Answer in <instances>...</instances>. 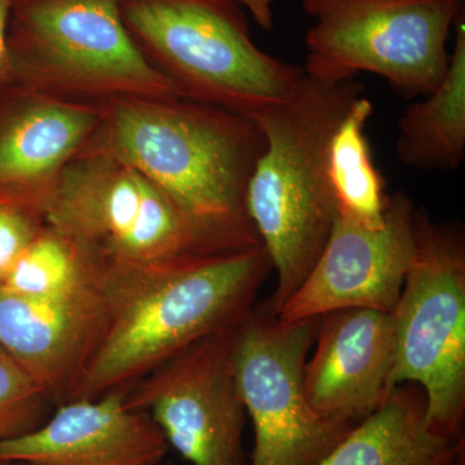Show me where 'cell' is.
Instances as JSON below:
<instances>
[{
    "instance_id": "obj_1",
    "label": "cell",
    "mask_w": 465,
    "mask_h": 465,
    "mask_svg": "<svg viewBox=\"0 0 465 465\" xmlns=\"http://www.w3.org/2000/svg\"><path fill=\"white\" fill-rule=\"evenodd\" d=\"M96 264L105 324L67 401L133 387L194 342L235 329L273 268L262 246L185 265Z\"/></svg>"
},
{
    "instance_id": "obj_2",
    "label": "cell",
    "mask_w": 465,
    "mask_h": 465,
    "mask_svg": "<svg viewBox=\"0 0 465 465\" xmlns=\"http://www.w3.org/2000/svg\"><path fill=\"white\" fill-rule=\"evenodd\" d=\"M363 94L356 79L327 82L304 74L298 91L253 118L265 148L247 183L246 210L277 271L273 296L282 309L316 264L329 240L336 203L327 153L336 127Z\"/></svg>"
},
{
    "instance_id": "obj_3",
    "label": "cell",
    "mask_w": 465,
    "mask_h": 465,
    "mask_svg": "<svg viewBox=\"0 0 465 465\" xmlns=\"http://www.w3.org/2000/svg\"><path fill=\"white\" fill-rule=\"evenodd\" d=\"M265 148L249 116L188 97H124L100 104L85 150L127 162L192 215L251 222L247 183Z\"/></svg>"
},
{
    "instance_id": "obj_4",
    "label": "cell",
    "mask_w": 465,
    "mask_h": 465,
    "mask_svg": "<svg viewBox=\"0 0 465 465\" xmlns=\"http://www.w3.org/2000/svg\"><path fill=\"white\" fill-rule=\"evenodd\" d=\"M42 219L103 264L185 265L262 246L252 223L192 215L130 163L94 150L66 164Z\"/></svg>"
},
{
    "instance_id": "obj_5",
    "label": "cell",
    "mask_w": 465,
    "mask_h": 465,
    "mask_svg": "<svg viewBox=\"0 0 465 465\" xmlns=\"http://www.w3.org/2000/svg\"><path fill=\"white\" fill-rule=\"evenodd\" d=\"M121 12L140 51L188 99L253 121L304 79L253 43L237 0H121Z\"/></svg>"
},
{
    "instance_id": "obj_6",
    "label": "cell",
    "mask_w": 465,
    "mask_h": 465,
    "mask_svg": "<svg viewBox=\"0 0 465 465\" xmlns=\"http://www.w3.org/2000/svg\"><path fill=\"white\" fill-rule=\"evenodd\" d=\"M9 76L20 88L100 105L124 97H185L128 33L121 0H15Z\"/></svg>"
},
{
    "instance_id": "obj_7",
    "label": "cell",
    "mask_w": 465,
    "mask_h": 465,
    "mask_svg": "<svg viewBox=\"0 0 465 465\" xmlns=\"http://www.w3.org/2000/svg\"><path fill=\"white\" fill-rule=\"evenodd\" d=\"M414 238V259L391 313V387H420L428 427L455 439L463 434L465 412L464 234L415 210Z\"/></svg>"
},
{
    "instance_id": "obj_8",
    "label": "cell",
    "mask_w": 465,
    "mask_h": 465,
    "mask_svg": "<svg viewBox=\"0 0 465 465\" xmlns=\"http://www.w3.org/2000/svg\"><path fill=\"white\" fill-rule=\"evenodd\" d=\"M314 24L305 36L304 74L327 82L381 75L406 97L442 81L461 0H302Z\"/></svg>"
},
{
    "instance_id": "obj_9",
    "label": "cell",
    "mask_w": 465,
    "mask_h": 465,
    "mask_svg": "<svg viewBox=\"0 0 465 465\" xmlns=\"http://www.w3.org/2000/svg\"><path fill=\"white\" fill-rule=\"evenodd\" d=\"M318 326L282 321L262 302L232 330V369L255 430L249 465H318L356 427L318 414L305 397Z\"/></svg>"
},
{
    "instance_id": "obj_10",
    "label": "cell",
    "mask_w": 465,
    "mask_h": 465,
    "mask_svg": "<svg viewBox=\"0 0 465 465\" xmlns=\"http://www.w3.org/2000/svg\"><path fill=\"white\" fill-rule=\"evenodd\" d=\"M232 330L194 342L127 391V405L148 412L168 446L192 465H249L246 407L232 362Z\"/></svg>"
},
{
    "instance_id": "obj_11",
    "label": "cell",
    "mask_w": 465,
    "mask_h": 465,
    "mask_svg": "<svg viewBox=\"0 0 465 465\" xmlns=\"http://www.w3.org/2000/svg\"><path fill=\"white\" fill-rule=\"evenodd\" d=\"M415 210L399 192L390 197L381 228H365L336 213L316 264L277 316L293 322L342 309L391 313L414 259Z\"/></svg>"
},
{
    "instance_id": "obj_12",
    "label": "cell",
    "mask_w": 465,
    "mask_h": 465,
    "mask_svg": "<svg viewBox=\"0 0 465 465\" xmlns=\"http://www.w3.org/2000/svg\"><path fill=\"white\" fill-rule=\"evenodd\" d=\"M105 302L94 280L54 298H33L0 284V348L45 388L54 406L69 400L99 344Z\"/></svg>"
},
{
    "instance_id": "obj_13",
    "label": "cell",
    "mask_w": 465,
    "mask_h": 465,
    "mask_svg": "<svg viewBox=\"0 0 465 465\" xmlns=\"http://www.w3.org/2000/svg\"><path fill=\"white\" fill-rule=\"evenodd\" d=\"M130 387L66 401L33 432L0 442V460L45 465H159L168 446L145 411L127 405Z\"/></svg>"
},
{
    "instance_id": "obj_14",
    "label": "cell",
    "mask_w": 465,
    "mask_h": 465,
    "mask_svg": "<svg viewBox=\"0 0 465 465\" xmlns=\"http://www.w3.org/2000/svg\"><path fill=\"white\" fill-rule=\"evenodd\" d=\"M313 357L305 362V397L314 411L351 425L374 414L396 388L391 378V313L342 309L320 317Z\"/></svg>"
},
{
    "instance_id": "obj_15",
    "label": "cell",
    "mask_w": 465,
    "mask_h": 465,
    "mask_svg": "<svg viewBox=\"0 0 465 465\" xmlns=\"http://www.w3.org/2000/svg\"><path fill=\"white\" fill-rule=\"evenodd\" d=\"M20 92L0 118V201L42 216L58 176L99 125L100 105Z\"/></svg>"
},
{
    "instance_id": "obj_16",
    "label": "cell",
    "mask_w": 465,
    "mask_h": 465,
    "mask_svg": "<svg viewBox=\"0 0 465 465\" xmlns=\"http://www.w3.org/2000/svg\"><path fill=\"white\" fill-rule=\"evenodd\" d=\"M425 412L421 388L400 385L318 465L454 464L464 446V434L454 439L433 432Z\"/></svg>"
},
{
    "instance_id": "obj_17",
    "label": "cell",
    "mask_w": 465,
    "mask_h": 465,
    "mask_svg": "<svg viewBox=\"0 0 465 465\" xmlns=\"http://www.w3.org/2000/svg\"><path fill=\"white\" fill-rule=\"evenodd\" d=\"M454 47L436 90L400 116L397 157L407 167L454 171L465 158V14L455 17Z\"/></svg>"
},
{
    "instance_id": "obj_18",
    "label": "cell",
    "mask_w": 465,
    "mask_h": 465,
    "mask_svg": "<svg viewBox=\"0 0 465 465\" xmlns=\"http://www.w3.org/2000/svg\"><path fill=\"white\" fill-rule=\"evenodd\" d=\"M374 106L361 94L336 127L327 153V176L336 213L369 229L385 224L390 197L372 161L366 127Z\"/></svg>"
},
{
    "instance_id": "obj_19",
    "label": "cell",
    "mask_w": 465,
    "mask_h": 465,
    "mask_svg": "<svg viewBox=\"0 0 465 465\" xmlns=\"http://www.w3.org/2000/svg\"><path fill=\"white\" fill-rule=\"evenodd\" d=\"M96 272V262L45 224L0 284L21 295L54 298L92 282Z\"/></svg>"
},
{
    "instance_id": "obj_20",
    "label": "cell",
    "mask_w": 465,
    "mask_h": 465,
    "mask_svg": "<svg viewBox=\"0 0 465 465\" xmlns=\"http://www.w3.org/2000/svg\"><path fill=\"white\" fill-rule=\"evenodd\" d=\"M54 406L47 391L25 367L0 348V442L41 427Z\"/></svg>"
},
{
    "instance_id": "obj_21",
    "label": "cell",
    "mask_w": 465,
    "mask_h": 465,
    "mask_svg": "<svg viewBox=\"0 0 465 465\" xmlns=\"http://www.w3.org/2000/svg\"><path fill=\"white\" fill-rule=\"evenodd\" d=\"M43 225L45 222L39 213L12 202L0 201V282Z\"/></svg>"
},
{
    "instance_id": "obj_22",
    "label": "cell",
    "mask_w": 465,
    "mask_h": 465,
    "mask_svg": "<svg viewBox=\"0 0 465 465\" xmlns=\"http://www.w3.org/2000/svg\"><path fill=\"white\" fill-rule=\"evenodd\" d=\"M12 7L14 0H0V82H5L8 78V25Z\"/></svg>"
},
{
    "instance_id": "obj_23",
    "label": "cell",
    "mask_w": 465,
    "mask_h": 465,
    "mask_svg": "<svg viewBox=\"0 0 465 465\" xmlns=\"http://www.w3.org/2000/svg\"><path fill=\"white\" fill-rule=\"evenodd\" d=\"M7 465H45V464L26 463V461H17V463H8Z\"/></svg>"
},
{
    "instance_id": "obj_24",
    "label": "cell",
    "mask_w": 465,
    "mask_h": 465,
    "mask_svg": "<svg viewBox=\"0 0 465 465\" xmlns=\"http://www.w3.org/2000/svg\"><path fill=\"white\" fill-rule=\"evenodd\" d=\"M7 464H8V461L0 460V465H7Z\"/></svg>"
},
{
    "instance_id": "obj_25",
    "label": "cell",
    "mask_w": 465,
    "mask_h": 465,
    "mask_svg": "<svg viewBox=\"0 0 465 465\" xmlns=\"http://www.w3.org/2000/svg\"><path fill=\"white\" fill-rule=\"evenodd\" d=\"M14 2H15V0H14Z\"/></svg>"
}]
</instances>
